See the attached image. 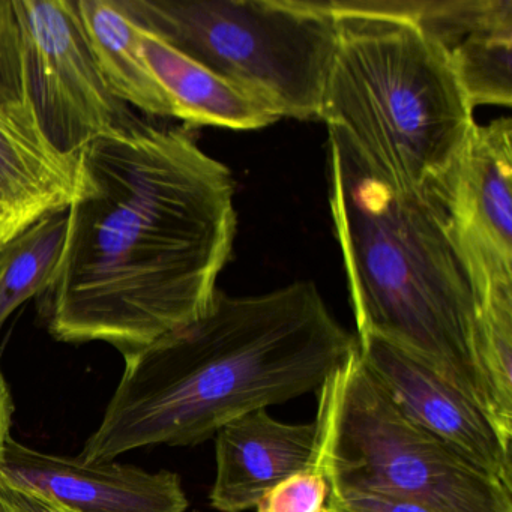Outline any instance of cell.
<instances>
[{
    "label": "cell",
    "instance_id": "6da1fadb",
    "mask_svg": "<svg viewBox=\"0 0 512 512\" xmlns=\"http://www.w3.org/2000/svg\"><path fill=\"white\" fill-rule=\"evenodd\" d=\"M235 182L187 128L140 118L79 154L50 334L127 356L199 319L236 236Z\"/></svg>",
    "mask_w": 512,
    "mask_h": 512
},
{
    "label": "cell",
    "instance_id": "7a4b0ae2",
    "mask_svg": "<svg viewBox=\"0 0 512 512\" xmlns=\"http://www.w3.org/2000/svg\"><path fill=\"white\" fill-rule=\"evenodd\" d=\"M355 349V335L311 281L262 295L217 290L199 319L124 358L79 457L113 461L148 446L199 445L247 413L319 391Z\"/></svg>",
    "mask_w": 512,
    "mask_h": 512
},
{
    "label": "cell",
    "instance_id": "3957f363",
    "mask_svg": "<svg viewBox=\"0 0 512 512\" xmlns=\"http://www.w3.org/2000/svg\"><path fill=\"white\" fill-rule=\"evenodd\" d=\"M328 163L356 334L412 353L490 415L476 355L475 293L433 203L377 178L334 134Z\"/></svg>",
    "mask_w": 512,
    "mask_h": 512
},
{
    "label": "cell",
    "instance_id": "277c9868",
    "mask_svg": "<svg viewBox=\"0 0 512 512\" xmlns=\"http://www.w3.org/2000/svg\"><path fill=\"white\" fill-rule=\"evenodd\" d=\"M335 44L317 119L395 190L425 197L476 125L445 49L398 0H322Z\"/></svg>",
    "mask_w": 512,
    "mask_h": 512
},
{
    "label": "cell",
    "instance_id": "5b68a950",
    "mask_svg": "<svg viewBox=\"0 0 512 512\" xmlns=\"http://www.w3.org/2000/svg\"><path fill=\"white\" fill-rule=\"evenodd\" d=\"M119 2L137 25L281 118L317 119L335 44V17L322 0Z\"/></svg>",
    "mask_w": 512,
    "mask_h": 512
},
{
    "label": "cell",
    "instance_id": "8992f818",
    "mask_svg": "<svg viewBox=\"0 0 512 512\" xmlns=\"http://www.w3.org/2000/svg\"><path fill=\"white\" fill-rule=\"evenodd\" d=\"M317 395L314 460L329 487L404 497L436 512H512V490L409 421L358 349Z\"/></svg>",
    "mask_w": 512,
    "mask_h": 512
},
{
    "label": "cell",
    "instance_id": "52a82bcc",
    "mask_svg": "<svg viewBox=\"0 0 512 512\" xmlns=\"http://www.w3.org/2000/svg\"><path fill=\"white\" fill-rule=\"evenodd\" d=\"M35 109L56 148L77 155L139 115L110 89L71 0H11Z\"/></svg>",
    "mask_w": 512,
    "mask_h": 512
},
{
    "label": "cell",
    "instance_id": "ba28073f",
    "mask_svg": "<svg viewBox=\"0 0 512 512\" xmlns=\"http://www.w3.org/2000/svg\"><path fill=\"white\" fill-rule=\"evenodd\" d=\"M512 121L476 124L458 160L428 191L476 304L512 292Z\"/></svg>",
    "mask_w": 512,
    "mask_h": 512
},
{
    "label": "cell",
    "instance_id": "9c48e42d",
    "mask_svg": "<svg viewBox=\"0 0 512 512\" xmlns=\"http://www.w3.org/2000/svg\"><path fill=\"white\" fill-rule=\"evenodd\" d=\"M79 157L53 145L32 100L11 0H0V247L70 208Z\"/></svg>",
    "mask_w": 512,
    "mask_h": 512
},
{
    "label": "cell",
    "instance_id": "30bf717a",
    "mask_svg": "<svg viewBox=\"0 0 512 512\" xmlns=\"http://www.w3.org/2000/svg\"><path fill=\"white\" fill-rule=\"evenodd\" d=\"M355 338L365 370L409 421L512 490L511 442L478 403L397 344L368 332Z\"/></svg>",
    "mask_w": 512,
    "mask_h": 512
},
{
    "label": "cell",
    "instance_id": "8fae6325",
    "mask_svg": "<svg viewBox=\"0 0 512 512\" xmlns=\"http://www.w3.org/2000/svg\"><path fill=\"white\" fill-rule=\"evenodd\" d=\"M10 481L52 496L76 512H187L178 473L148 472L113 461L62 457L11 437L0 461Z\"/></svg>",
    "mask_w": 512,
    "mask_h": 512
},
{
    "label": "cell",
    "instance_id": "7c38bea8",
    "mask_svg": "<svg viewBox=\"0 0 512 512\" xmlns=\"http://www.w3.org/2000/svg\"><path fill=\"white\" fill-rule=\"evenodd\" d=\"M316 424H287L268 410L247 413L215 434V473L209 500L220 512L256 508L284 479L305 469L316 451Z\"/></svg>",
    "mask_w": 512,
    "mask_h": 512
},
{
    "label": "cell",
    "instance_id": "4fadbf2b",
    "mask_svg": "<svg viewBox=\"0 0 512 512\" xmlns=\"http://www.w3.org/2000/svg\"><path fill=\"white\" fill-rule=\"evenodd\" d=\"M137 34L143 56L169 98L173 118L241 131L280 121L277 110L262 98L215 76L142 26L137 25Z\"/></svg>",
    "mask_w": 512,
    "mask_h": 512
},
{
    "label": "cell",
    "instance_id": "5bb4252c",
    "mask_svg": "<svg viewBox=\"0 0 512 512\" xmlns=\"http://www.w3.org/2000/svg\"><path fill=\"white\" fill-rule=\"evenodd\" d=\"M92 53L110 89L128 104L149 116L173 118L164 94L140 49L137 25L119 0H77Z\"/></svg>",
    "mask_w": 512,
    "mask_h": 512
},
{
    "label": "cell",
    "instance_id": "9a60e30c",
    "mask_svg": "<svg viewBox=\"0 0 512 512\" xmlns=\"http://www.w3.org/2000/svg\"><path fill=\"white\" fill-rule=\"evenodd\" d=\"M473 109L512 104V0H482L463 29L442 44Z\"/></svg>",
    "mask_w": 512,
    "mask_h": 512
},
{
    "label": "cell",
    "instance_id": "2e32d148",
    "mask_svg": "<svg viewBox=\"0 0 512 512\" xmlns=\"http://www.w3.org/2000/svg\"><path fill=\"white\" fill-rule=\"evenodd\" d=\"M68 233V209L49 215L0 247V329L11 314L52 287Z\"/></svg>",
    "mask_w": 512,
    "mask_h": 512
},
{
    "label": "cell",
    "instance_id": "e0dca14e",
    "mask_svg": "<svg viewBox=\"0 0 512 512\" xmlns=\"http://www.w3.org/2000/svg\"><path fill=\"white\" fill-rule=\"evenodd\" d=\"M329 485L316 460L277 487L269 490L256 505V512H323Z\"/></svg>",
    "mask_w": 512,
    "mask_h": 512
},
{
    "label": "cell",
    "instance_id": "ac0fdd59",
    "mask_svg": "<svg viewBox=\"0 0 512 512\" xmlns=\"http://www.w3.org/2000/svg\"><path fill=\"white\" fill-rule=\"evenodd\" d=\"M326 509L329 512H436L404 497L331 487Z\"/></svg>",
    "mask_w": 512,
    "mask_h": 512
},
{
    "label": "cell",
    "instance_id": "d6986e66",
    "mask_svg": "<svg viewBox=\"0 0 512 512\" xmlns=\"http://www.w3.org/2000/svg\"><path fill=\"white\" fill-rule=\"evenodd\" d=\"M0 512H76L52 496L10 481L0 473Z\"/></svg>",
    "mask_w": 512,
    "mask_h": 512
},
{
    "label": "cell",
    "instance_id": "ffe728a7",
    "mask_svg": "<svg viewBox=\"0 0 512 512\" xmlns=\"http://www.w3.org/2000/svg\"><path fill=\"white\" fill-rule=\"evenodd\" d=\"M14 403L4 373L0 370V461L4 457L5 446L11 439V421H13Z\"/></svg>",
    "mask_w": 512,
    "mask_h": 512
}]
</instances>
